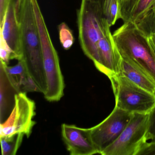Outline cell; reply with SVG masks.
Returning <instances> with one entry per match:
<instances>
[{
    "label": "cell",
    "instance_id": "5",
    "mask_svg": "<svg viewBox=\"0 0 155 155\" xmlns=\"http://www.w3.org/2000/svg\"><path fill=\"white\" fill-rule=\"evenodd\" d=\"M116 99L115 107L131 113L147 114L155 106V93L118 74L109 78Z\"/></svg>",
    "mask_w": 155,
    "mask_h": 155
},
{
    "label": "cell",
    "instance_id": "7",
    "mask_svg": "<svg viewBox=\"0 0 155 155\" xmlns=\"http://www.w3.org/2000/svg\"><path fill=\"white\" fill-rule=\"evenodd\" d=\"M35 102L26 93L15 95L13 109L8 117L1 123L0 137L22 133L28 138L36 124L33 120L36 115Z\"/></svg>",
    "mask_w": 155,
    "mask_h": 155
},
{
    "label": "cell",
    "instance_id": "20",
    "mask_svg": "<svg viewBox=\"0 0 155 155\" xmlns=\"http://www.w3.org/2000/svg\"><path fill=\"white\" fill-rule=\"evenodd\" d=\"M12 52L11 49L0 34V58L1 61L8 65L10 60H12Z\"/></svg>",
    "mask_w": 155,
    "mask_h": 155
},
{
    "label": "cell",
    "instance_id": "18",
    "mask_svg": "<svg viewBox=\"0 0 155 155\" xmlns=\"http://www.w3.org/2000/svg\"><path fill=\"white\" fill-rule=\"evenodd\" d=\"M60 41L62 48L66 50L70 49L74 44V38L72 30L65 22L58 27Z\"/></svg>",
    "mask_w": 155,
    "mask_h": 155
},
{
    "label": "cell",
    "instance_id": "4",
    "mask_svg": "<svg viewBox=\"0 0 155 155\" xmlns=\"http://www.w3.org/2000/svg\"><path fill=\"white\" fill-rule=\"evenodd\" d=\"M41 43L43 68L47 83L44 97L50 102L60 100L64 95V78L58 52L53 46L38 0L32 2Z\"/></svg>",
    "mask_w": 155,
    "mask_h": 155
},
{
    "label": "cell",
    "instance_id": "14",
    "mask_svg": "<svg viewBox=\"0 0 155 155\" xmlns=\"http://www.w3.org/2000/svg\"><path fill=\"white\" fill-rule=\"evenodd\" d=\"M120 69L119 74L126 77L142 88L155 93V82L154 81L136 66L121 58Z\"/></svg>",
    "mask_w": 155,
    "mask_h": 155
},
{
    "label": "cell",
    "instance_id": "17",
    "mask_svg": "<svg viewBox=\"0 0 155 155\" xmlns=\"http://www.w3.org/2000/svg\"><path fill=\"white\" fill-rule=\"evenodd\" d=\"M135 24L145 37L155 34V11L150 12Z\"/></svg>",
    "mask_w": 155,
    "mask_h": 155
},
{
    "label": "cell",
    "instance_id": "19",
    "mask_svg": "<svg viewBox=\"0 0 155 155\" xmlns=\"http://www.w3.org/2000/svg\"><path fill=\"white\" fill-rule=\"evenodd\" d=\"M146 140H155V106L148 113Z\"/></svg>",
    "mask_w": 155,
    "mask_h": 155
},
{
    "label": "cell",
    "instance_id": "21",
    "mask_svg": "<svg viewBox=\"0 0 155 155\" xmlns=\"http://www.w3.org/2000/svg\"><path fill=\"white\" fill-rule=\"evenodd\" d=\"M155 155V140L144 142L140 147L137 155Z\"/></svg>",
    "mask_w": 155,
    "mask_h": 155
},
{
    "label": "cell",
    "instance_id": "9",
    "mask_svg": "<svg viewBox=\"0 0 155 155\" xmlns=\"http://www.w3.org/2000/svg\"><path fill=\"white\" fill-rule=\"evenodd\" d=\"M61 130L62 140L70 155L99 154L91 139L90 128L63 123Z\"/></svg>",
    "mask_w": 155,
    "mask_h": 155
},
{
    "label": "cell",
    "instance_id": "16",
    "mask_svg": "<svg viewBox=\"0 0 155 155\" xmlns=\"http://www.w3.org/2000/svg\"><path fill=\"white\" fill-rule=\"evenodd\" d=\"M102 9L110 27L115 25L118 20L121 19L120 0H104Z\"/></svg>",
    "mask_w": 155,
    "mask_h": 155
},
{
    "label": "cell",
    "instance_id": "8",
    "mask_svg": "<svg viewBox=\"0 0 155 155\" xmlns=\"http://www.w3.org/2000/svg\"><path fill=\"white\" fill-rule=\"evenodd\" d=\"M133 113L115 107L102 122L90 128L92 141L99 154L114 143L130 121Z\"/></svg>",
    "mask_w": 155,
    "mask_h": 155
},
{
    "label": "cell",
    "instance_id": "13",
    "mask_svg": "<svg viewBox=\"0 0 155 155\" xmlns=\"http://www.w3.org/2000/svg\"><path fill=\"white\" fill-rule=\"evenodd\" d=\"M155 11V0H125L120 3L123 22L137 23L150 12Z\"/></svg>",
    "mask_w": 155,
    "mask_h": 155
},
{
    "label": "cell",
    "instance_id": "11",
    "mask_svg": "<svg viewBox=\"0 0 155 155\" xmlns=\"http://www.w3.org/2000/svg\"><path fill=\"white\" fill-rule=\"evenodd\" d=\"M98 49L101 61L99 71L108 78L119 74L121 57L110 29L100 39Z\"/></svg>",
    "mask_w": 155,
    "mask_h": 155
},
{
    "label": "cell",
    "instance_id": "1",
    "mask_svg": "<svg viewBox=\"0 0 155 155\" xmlns=\"http://www.w3.org/2000/svg\"><path fill=\"white\" fill-rule=\"evenodd\" d=\"M23 59L40 92L45 94L47 83L43 68L41 43L32 0H21L18 14Z\"/></svg>",
    "mask_w": 155,
    "mask_h": 155
},
{
    "label": "cell",
    "instance_id": "2",
    "mask_svg": "<svg viewBox=\"0 0 155 155\" xmlns=\"http://www.w3.org/2000/svg\"><path fill=\"white\" fill-rule=\"evenodd\" d=\"M77 25L81 49L99 70L101 61L98 43L110 28L104 17L102 5L99 2L81 0L77 11Z\"/></svg>",
    "mask_w": 155,
    "mask_h": 155
},
{
    "label": "cell",
    "instance_id": "15",
    "mask_svg": "<svg viewBox=\"0 0 155 155\" xmlns=\"http://www.w3.org/2000/svg\"><path fill=\"white\" fill-rule=\"evenodd\" d=\"M22 133L0 137L2 155H14L18 152L24 138Z\"/></svg>",
    "mask_w": 155,
    "mask_h": 155
},
{
    "label": "cell",
    "instance_id": "24",
    "mask_svg": "<svg viewBox=\"0 0 155 155\" xmlns=\"http://www.w3.org/2000/svg\"><path fill=\"white\" fill-rule=\"evenodd\" d=\"M91 1L95 2H98L100 3L101 5H103V2H104V0H89Z\"/></svg>",
    "mask_w": 155,
    "mask_h": 155
},
{
    "label": "cell",
    "instance_id": "12",
    "mask_svg": "<svg viewBox=\"0 0 155 155\" xmlns=\"http://www.w3.org/2000/svg\"><path fill=\"white\" fill-rule=\"evenodd\" d=\"M1 67L5 71L10 82L18 93L40 92L39 88L29 73L24 59L18 61V64L9 67L1 61Z\"/></svg>",
    "mask_w": 155,
    "mask_h": 155
},
{
    "label": "cell",
    "instance_id": "6",
    "mask_svg": "<svg viewBox=\"0 0 155 155\" xmlns=\"http://www.w3.org/2000/svg\"><path fill=\"white\" fill-rule=\"evenodd\" d=\"M148 113H134L117 139L101 153L102 155H137L147 141Z\"/></svg>",
    "mask_w": 155,
    "mask_h": 155
},
{
    "label": "cell",
    "instance_id": "25",
    "mask_svg": "<svg viewBox=\"0 0 155 155\" xmlns=\"http://www.w3.org/2000/svg\"><path fill=\"white\" fill-rule=\"evenodd\" d=\"M124 1H125V0H120V3H121V2H122Z\"/></svg>",
    "mask_w": 155,
    "mask_h": 155
},
{
    "label": "cell",
    "instance_id": "22",
    "mask_svg": "<svg viewBox=\"0 0 155 155\" xmlns=\"http://www.w3.org/2000/svg\"><path fill=\"white\" fill-rule=\"evenodd\" d=\"M12 0H0V27L2 26Z\"/></svg>",
    "mask_w": 155,
    "mask_h": 155
},
{
    "label": "cell",
    "instance_id": "23",
    "mask_svg": "<svg viewBox=\"0 0 155 155\" xmlns=\"http://www.w3.org/2000/svg\"><path fill=\"white\" fill-rule=\"evenodd\" d=\"M148 42L155 53V34H150L146 37Z\"/></svg>",
    "mask_w": 155,
    "mask_h": 155
},
{
    "label": "cell",
    "instance_id": "10",
    "mask_svg": "<svg viewBox=\"0 0 155 155\" xmlns=\"http://www.w3.org/2000/svg\"><path fill=\"white\" fill-rule=\"evenodd\" d=\"M0 34L3 37L12 52V60L18 61L23 59L21 30L18 13L13 0H12L6 12Z\"/></svg>",
    "mask_w": 155,
    "mask_h": 155
},
{
    "label": "cell",
    "instance_id": "3",
    "mask_svg": "<svg viewBox=\"0 0 155 155\" xmlns=\"http://www.w3.org/2000/svg\"><path fill=\"white\" fill-rule=\"evenodd\" d=\"M112 35L121 58L155 82V53L136 24L131 21L124 22Z\"/></svg>",
    "mask_w": 155,
    "mask_h": 155
}]
</instances>
